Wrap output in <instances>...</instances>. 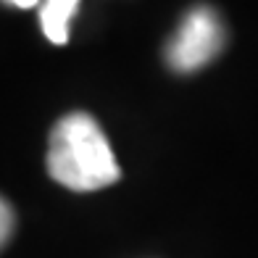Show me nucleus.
<instances>
[{
	"mask_svg": "<svg viewBox=\"0 0 258 258\" xmlns=\"http://www.w3.org/2000/svg\"><path fill=\"white\" fill-rule=\"evenodd\" d=\"M48 174L74 192H92L121 177L100 124L90 113H69L50 129Z\"/></svg>",
	"mask_w": 258,
	"mask_h": 258,
	"instance_id": "1",
	"label": "nucleus"
},
{
	"mask_svg": "<svg viewBox=\"0 0 258 258\" xmlns=\"http://www.w3.org/2000/svg\"><path fill=\"white\" fill-rule=\"evenodd\" d=\"M224 42H227V34L219 14L208 6H195L179 21L163 55H166V63L171 72L192 74L214 61L224 50Z\"/></svg>",
	"mask_w": 258,
	"mask_h": 258,
	"instance_id": "2",
	"label": "nucleus"
},
{
	"mask_svg": "<svg viewBox=\"0 0 258 258\" xmlns=\"http://www.w3.org/2000/svg\"><path fill=\"white\" fill-rule=\"evenodd\" d=\"M79 0H45L40 11V27L53 45L69 40V19L77 14Z\"/></svg>",
	"mask_w": 258,
	"mask_h": 258,
	"instance_id": "3",
	"label": "nucleus"
},
{
	"mask_svg": "<svg viewBox=\"0 0 258 258\" xmlns=\"http://www.w3.org/2000/svg\"><path fill=\"white\" fill-rule=\"evenodd\" d=\"M0 214H3V227H0V237H3V245L8 242V237L14 234V224H16V219H14V208H11L8 201L0 203Z\"/></svg>",
	"mask_w": 258,
	"mask_h": 258,
	"instance_id": "4",
	"label": "nucleus"
},
{
	"mask_svg": "<svg viewBox=\"0 0 258 258\" xmlns=\"http://www.w3.org/2000/svg\"><path fill=\"white\" fill-rule=\"evenodd\" d=\"M6 3L16 6V8H32V6H37L40 0H6Z\"/></svg>",
	"mask_w": 258,
	"mask_h": 258,
	"instance_id": "5",
	"label": "nucleus"
}]
</instances>
